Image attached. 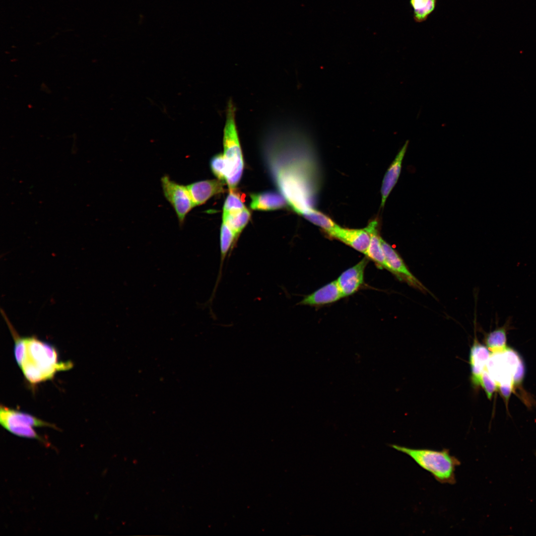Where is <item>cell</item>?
I'll list each match as a JSON object with an SVG mask.
<instances>
[{
    "mask_svg": "<svg viewBox=\"0 0 536 536\" xmlns=\"http://www.w3.org/2000/svg\"><path fill=\"white\" fill-rule=\"evenodd\" d=\"M392 448L410 457L419 466L429 472L441 483L454 484L456 482L455 469L461 465L460 460L450 454L448 449L435 450L425 448H411L396 444Z\"/></svg>",
    "mask_w": 536,
    "mask_h": 536,
    "instance_id": "1",
    "label": "cell"
},
{
    "mask_svg": "<svg viewBox=\"0 0 536 536\" xmlns=\"http://www.w3.org/2000/svg\"><path fill=\"white\" fill-rule=\"evenodd\" d=\"M226 111L222 154L226 168L225 183L229 191H232L241 179L244 161L235 120L236 108L231 99L227 102Z\"/></svg>",
    "mask_w": 536,
    "mask_h": 536,
    "instance_id": "2",
    "label": "cell"
},
{
    "mask_svg": "<svg viewBox=\"0 0 536 536\" xmlns=\"http://www.w3.org/2000/svg\"><path fill=\"white\" fill-rule=\"evenodd\" d=\"M25 340L26 352L22 364L28 362L33 365L41 372L45 381L52 378L58 371L71 368V362H58V353L52 345L35 337H25Z\"/></svg>",
    "mask_w": 536,
    "mask_h": 536,
    "instance_id": "3",
    "label": "cell"
},
{
    "mask_svg": "<svg viewBox=\"0 0 536 536\" xmlns=\"http://www.w3.org/2000/svg\"><path fill=\"white\" fill-rule=\"evenodd\" d=\"M521 361L515 351L507 347L502 352L491 354L486 369L498 386L514 385V375Z\"/></svg>",
    "mask_w": 536,
    "mask_h": 536,
    "instance_id": "4",
    "label": "cell"
},
{
    "mask_svg": "<svg viewBox=\"0 0 536 536\" xmlns=\"http://www.w3.org/2000/svg\"><path fill=\"white\" fill-rule=\"evenodd\" d=\"M161 184L164 196L174 208L182 227L187 214L195 207L187 186L171 180L168 175L161 178Z\"/></svg>",
    "mask_w": 536,
    "mask_h": 536,
    "instance_id": "5",
    "label": "cell"
},
{
    "mask_svg": "<svg viewBox=\"0 0 536 536\" xmlns=\"http://www.w3.org/2000/svg\"><path fill=\"white\" fill-rule=\"evenodd\" d=\"M381 244L389 271L410 286L422 291H428L426 287L411 272L397 251L382 238Z\"/></svg>",
    "mask_w": 536,
    "mask_h": 536,
    "instance_id": "6",
    "label": "cell"
},
{
    "mask_svg": "<svg viewBox=\"0 0 536 536\" xmlns=\"http://www.w3.org/2000/svg\"><path fill=\"white\" fill-rule=\"evenodd\" d=\"M367 262V259L365 258L339 275L336 281L343 297L353 294L362 285Z\"/></svg>",
    "mask_w": 536,
    "mask_h": 536,
    "instance_id": "7",
    "label": "cell"
},
{
    "mask_svg": "<svg viewBox=\"0 0 536 536\" xmlns=\"http://www.w3.org/2000/svg\"><path fill=\"white\" fill-rule=\"evenodd\" d=\"M330 236L365 254L371 238L366 227L363 229H348L339 226Z\"/></svg>",
    "mask_w": 536,
    "mask_h": 536,
    "instance_id": "8",
    "label": "cell"
},
{
    "mask_svg": "<svg viewBox=\"0 0 536 536\" xmlns=\"http://www.w3.org/2000/svg\"><path fill=\"white\" fill-rule=\"evenodd\" d=\"M218 179L205 180L187 186L195 206L204 203L214 195L223 193L224 184Z\"/></svg>",
    "mask_w": 536,
    "mask_h": 536,
    "instance_id": "9",
    "label": "cell"
},
{
    "mask_svg": "<svg viewBox=\"0 0 536 536\" xmlns=\"http://www.w3.org/2000/svg\"><path fill=\"white\" fill-rule=\"evenodd\" d=\"M0 422L2 426L13 424L32 427H49L58 429L56 426L43 421L27 413L1 405Z\"/></svg>",
    "mask_w": 536,
    "mask_h": 536,
    "instance_id": "10",
    "label": "cell"
},
{
    "mask_svg": "<svg viewBox=\"0 0 536 536\" xmlns=\"http://www.w3.org/2000/svg\"><path fill=\"white\" fill-rule=\"evenodd\" d=\"M490 355L488 348L480 343L476 337H475L470 348L469 356L471 382L474 385H479L481 375L486 369Z\"/></svg>",
    "mask_w": 536,
    "mask_h": 536,
    "instance_id": "11",
    "label": "cell"
},
{
    "mask_svg": "<svg viewBox=\"0 0 536 536\" xmlns=\"http://www.w3.org/2000/svg\"><path fill=\"white\" fill-rule=\"evenodd\" d=\"M342 297H343V295L337 281L335 280L305 296L298 304L310 306L325 305L335 302Z\"/></svg>",
    "mask_w": 536,
    "mask_h": 536,
    "instance_id": "12",
    "label": "cell"
},
{
    "mask_svg": "<svg viewBox=\"0 0 536 536\" xmlns=\"http://www.w3.org/2000/svg\"><path fill=\"white\" fill-rule=\"evenodd\" d=\"M409 141H406L401 149L396 155L394 160L389 167L384 177L381 190V204L384 207L386 200L397 183L402 169L403 158L406 152Z\"/></svg>",
    "mask_w": 536,
    "mask_h": 536,
    "instance_id": "13",
    "label": "cell"
},
{
    "mask_svg": "<svg viewBox=\"0 0 536 536\" xmlns=\"http://www.w3.org/2000/svg\"><path fill=\"white\" fill-rule=\"evenodd\" d=\"M250 197V207L255 210H274L282 208L288 204L282 195L274 192L252 194Z\"/></svg>",
    "mask_w": 536,
    "mask_h": 536,
    "instance_id": "14",
    "label": "cell"
},
{
    "mask_svg": "<svg viewBox=\"0 0 536 536\" xmlns=\"http://www.w3.org/2000/svg\"><path fill=\"white\" fill-rule=\"evenodd\" d=\"M378 222L377 220L370 221L366 227L370 234V241L365 255L374 261L381 268L389 271V268L386 262L385 254L382 246L381 237L378 231Z\"/></svg>",
    "mask_w": 536,
    "mask_h": 536,
    "instance_id": "15",
    "label": "cell"
},
{
    "mask_svg": "<svg viewBox=\"0 0 536 536\" xmlns=\"http://www.w3.org/2000/svg\"><path fill=\"white\" fill-rule=\"evenodd\" d=\"M511 323V318H509L502 327L497 328L485 334V343L487 347L492 353L502 352L507 347L506 346L507 333Z\"/></svg>",
    "mask_w": 536,
    "mask_h": 536,
    "instance_id": "16",
    "label": "cell"
},
{
    "mask_svg": "<svg viewBox=\"0 0 536 536\" xmlns=\"http://www.w3.org/2000/svg\"><path fill=\"white\" fill-rule=\"evenodd\" d=\"M237 239L238 238L234 232L225 222L222 221L220 232V267L215 290L221 278L224 260L227 255H230L229 254L233 249Z\"/></svg>",
    "mask_w": 536,
    "mask_h": 536,
    "instance_id": "17",
    "label": "cell"
},
{
    "mask_svg": "<svg viewBox=\"0 0 536 536\" xmlns=\"http://www.w3.org/2000/svg\"><path fill=\"white\" fill-rule=\"evenodd\" d=\"M250 217L251 213L246 207L241 211L222 215V221L229 227L238 238Z\"/></svg>",
    "mask_w": 536,
    "mask_h": 536,
    "instance_id": "18",
    "label": "cell"
},
{
    "mask_svg": "<svg viewBox=\"0 0 536 536\" xmlns=\"http://www.w3.org/2000/svg\"><path fill=\"white\" fill-rule=\"evenodd\" d=\"M302 215L321 227L329 235L339 226L328 216L313 208L308 209Z\"/></svg>",
    "mask_w": 536,
    "mask_h": 536,
    "instance_id": "19",
    "label": "cell"
},
{
    "mask_svg": "<svg viewBox=\"0 0 536 536\" xmlns=\"http://www.w3.org/2000/svg\"><path fill=\"white\" fill-rule=\"evenodd\" d=\"M436 3L437 0H410L414 21L418 23L425 21L434 10Z\"/></svg>",
    "mask_w": 536,
    "mask_h": 536,
    "instance_id": "20",
    "label": "cell"
},
{
    "mask_svg": "<svg viewBox=\"0 0 536 536\" xmlns=\"http://www.w3.org/2000/svg\"><path fill=\"white\" fill-rule=\"evenodd\" d=\"M245 208L246 207L238 195L234 190L229 191L223 205L222 215L239 211Z\"/></svg>",
    "mask_w": 536,
    "mask_h": 536,
    "instance_id": "21",
    "label": "cell"
},
{
    "mask_svg": "<svg viewBox=\"0 0 536 536\" xmlns=\"http://www.w3.org/2000/svg\"><path fill=\"white\" fill-rule=\"evenodd\" d=\"M210 167L212 172L217 179L225 182L226 168L222 153L213 156L210 161Z\"/></svg>",
    "mask_w": 536,
    "mask_h": 536,
    "instance_id": "22",
    "label": "cell"
},
{
    "mask_svg": "<svg viewBox=\"0 0 536 536\" xmlns=\"http://www.w3.org/2000/svg\"><path fill=\"white\" fill-rule=\"evenodd\" d=\"M479 385L484 389L488 399H491L493 393L497 389V385L486 369L481 375Z\"/></svg>",
    "mask_w": 536,
    "mask_h": 536,
    "instance_id": "23",
    "label": "cell"
},
{
    "mask_svg": "<svg viewBox=\"0 0 536 536\" xmlns=\"http://www.w3.org/2000/svg\"><path fill=\"white\" fill-rule=\"evenodd\" d=\"M524 365L522 361H521L514 375V384H519L521 382L524 376Z\"/></svg>",
    "mask_w": 536,
    "mask_h": 536,
    "instance_id": "24",
    "label": "cell"
},
{
    "mask_svg": "<svg viewBox=\"0 0 536 536\" xmlns=\"http://www.w3.org/2000/svg\"><path fill=\"white\" fill-rule=\"evenodd\" d=\"M513 384H504L498 385L500 393L502 396L507 401L510 396L512 391Z\"/></svg>",
    "mask_w": 536,
    "mask_h": 536,
    "instance_id": "25",
    "label": "cell"
}]
</instances>
